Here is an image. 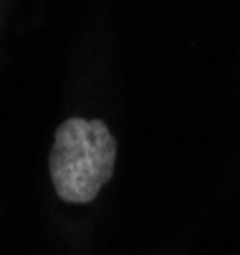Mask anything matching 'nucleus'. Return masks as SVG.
<instances>
[{
	"label": "nucleus",
	"instance_id": "f257e3e1",
	"mask_svg": "<svg viewBox=\"0 0 240 255\" xmlns=\"http://www.w3.org/2000/svg\"><path fill=\"white\" fill-rule=\"evenodd\" d=\"M117 139L99 119H66L53 136L48 157L51 182L61 200L86 205L114 174Z\"/></svg>",
	"mask_w": 240,
	"mask_h": 255
}]
</instances>
